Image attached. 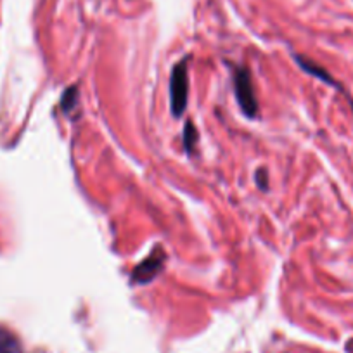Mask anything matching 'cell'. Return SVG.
<instances>
[{
	"label": "cell",
	"mask_w": 353,
	"mask_h": 353,
	"mask_svg": "<svg viewBox=\"0 0 353 353\" xmlns=\"http://www.w3.org/2000/svg\"><path fill=\"white\" fill-rule=\"evenodd\" d=\"M166 263V253L161 246H156L154 250L151 251L148 258L144 261L135 267L132 270L130 281L132 284H137V286H144V284H149L151 281H154L156 277L159 276V272L163 270Z\"/></svg>",
	"instance_id": "cell-3"
},
{
	"label": "cell",
	"mask_w": 353,
	"mask_h": 353,
	"mask_svg": "<svg viewBox=\"0 0 353 353\" xmlns=\"http://www.w3.org/2000/svg\"><path fill=\"white\" fill-rule=\"evenodd\" d=\"M78 104V88L77 85L70 87L68 90H64L63 99H61V106H63L64 111H71L74 110Z\"/></svg>",
	"instance_id": "cell-7"
},
{
	"label": "cell",
	"mask_w": 353,
	"mask_h": 353,
	"mask_svg": "<svg viewBox=\"0 0 353 353\" xmlns=\"http://www.w3.org/2000/svg\"><path fill=\"white\" fill-rule=\"evenodd\" d=\"M256 184L261 191H267L269 189V181H267V172L263 168H260L256 172Z\"/></svg>",
	"instance_id": "cell-8"
},
{
	"label": "cell",
	"mask_w": 353,
	"mask_h": 353,
	"mask_svg": "<svg viewBox=\"0 0 353 353\" xmlns=\"http://www.w3.org/2000/svg\"><path fill=\"white\" fill-rule=\"evenodd\" d=\"M346 352L353 353V339H350V341L346 343Z\"/></svg>",
	"instance_id": "cell-9"
},
{
	"label": "cell",
	"mask_w": 353,
	"mask_h": 353,
	"mask_svg": "<svg viewBox=\"0 0 353 353\" xmlns=\"http://www.w3.org/2000/svg\"><path fill=\"white\" fill-rule=\"evenodd\" d=\"M0 353H21L18 338L8 329H0Z\"/></svg>",
	"instance_id": "cell-5"
},
{
	"label": "cell",
	"mask_w": 353,
	"mask_h": 353,
	"mask_svg": "<svg viewBox=\"0 0 353 353\" xmlns=\"http://www.w3.org/2000/svg\"><path fill=\"white\" fill-rule=\"evenodd\" d=\"M234 94H236V101L243 113L248 118H256L258 114V101L254 96L253 81H251V73L248 68L237 66L234 68Z\"/></svg>",
	"instance_id": "cell-2"
},
{
	"label": "cell",
	"mask_w": 353,
	"mask_h": 353,
	"mask_svg": "<svg viewBox=\"0 0 353 353\" xmlns=\"http://www.w3.org/2000/svg\"><path fill=\"white\" fill-rule=\"evenodd\" d=\"M188 61L184 57L182 61L173 66L170 74V110L173 118H181L188 108L189 99V77H188Z\"/></svg>",
	"instance_id": "cell-1"
},
{
	"label": "cell",
	"mask_w": 353,
	"mask_h": 353,
	"mask_svg": "<svg viewBox=\"0 0 353 353\" xmlns=\"http://www.w3.org/2000/svg\"><path fill=\"white\" fill-rule=\"evenodd\" d=\"M294 59H296V63L300 64L301 70L307 71L308 74H312V77L319 78V80H322V81H324V83L331 85V87L336 88V90H339V92L346 94V92H345V88L341 87V83H339L338 80H334V78H332L331 74H329L327 71L324 70V68L319 66L317 63H314V61L307 59V57H301V56H294Z\"/></svg>",
	"instance_id": "cell-4"
},
{
	"label": "cell",
	"mask_w": 353,
	"mask_h": 353,
	"mask_svg": "<svg viewBox=\"0 0 353 353\" xmlns=\"http://www.w3.org/2000/svg\"><path fill=\"white\" fill-rule=\"evenodd\" d=\"M184 148H185V151L189 152V154H192V152H194V149H196V145H198V139H199V135H198V130H196V127H194V123H192V121H188V123H185V127H184Z\"/></svg>",
	"instance_id": "cell-6"
}]
</instances>
